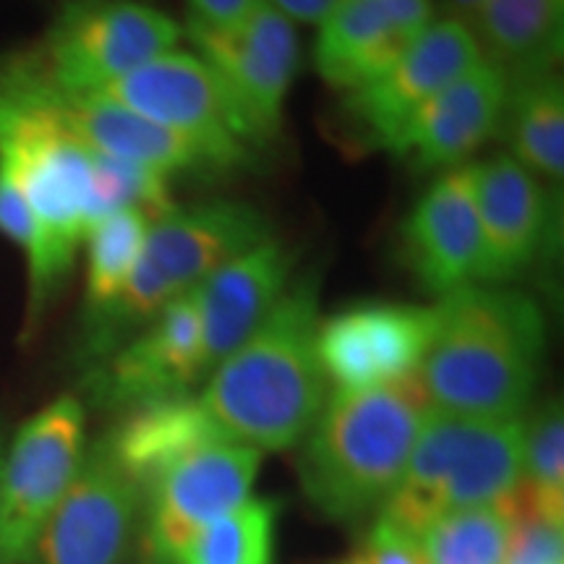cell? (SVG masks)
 Returning <instances> with one entry per match:
<instances>
[{"label": "cell", "instance_id": "6da1fadb", "mask_svg": "<svg viewBox=\"0 0 564 564\" xmlns=\"http://www.w3.org/2000/svg\"><path fill=\"white\" fill-rule=\"evenodd\" d=\"M322 274H295L241 348L204 379L199 403L225 440L253 449L301 444L327 403V377L316 352Z\"/></svg>", "mask_w": 564, "mask_h": 564}, {"label": "cell", "instance_id": "7a4b0ae2", "mask_svg": "<svg viewBox=\"0 0 564 564\" xmlns=\"http://www.w3.org/2000/svg\"><path fill=\"white\" fill-rule=\"evenodd\" d=\"M436 333L419 379L434 411L523 419L546 356V316L512 285H468L436 301Z\"/></svg>", "mask_w": 564, "mask_h": 564}, {"label": "cell", "instance_id": "3957f363", "mask_svg": "<svg viewBox=\"0 0 564 564\" xmlns=\"http://www.w3.org/2000/svg\"><path fill=\"white\" fill-rule=\"evenodd\" d=\"M432 411L419 373L335 392L301 440L299 478L308 502L337 523L382 510Z\"/></svg>", "mask_w": 564, "mask_h": 564}, {"label": "cell", "instance_id": "277c9868", "mask_svg": "<svg viewBox=\"0 0 564 564\" xmlns=\"http://www.w3.org/2000/svg\"><path fill=\"white\" fill-rule=\"evenodd\" d=\"M523 419H465L432 411L382 512L419 535L434 520L505 505L523 478Z\"/></svg>", "mask_w": 564, "mask_h": 564}, {"label": "cell", "instance_id": "5b68a950", "mask_svg": "<svg viewBox=\"0 0 564 564\" xmlns=\"http://www.w3.org/2000/svg\"><path fill=\"white\" fill-rule=\"evenodd\" d=\"M186 139L209 173L259 167L270 141L215 68L196 53L171 51L95 91Z\"/></svg>", "mask_w": 564, "mask_h": 564}, {"label": "cell", "instance_id": "8992f818", "mask_svg": "<svg viewBox=\"0 0 564 564\" xmlns=\"http://www.w3.org/2000/svg\"><path fill=\"white\" fill-rule=\"evenodd\" d=\"M183 26L144 0H66L34 51L55 87L95 95L175 51Z\"/></svg>", "mask_w": 564, "mask_h": 564}, {"label": "cell", "instance_id": "52a82bcc", "mask_svg": "<svg viewBox=\"0 0 564 564\" xmlns=\"http://www.w3.org/2000/svg\"><path fill=\"white\" fill-rule=\"evenodd\" d=\"M87 453V405L61 394L30 415L6 447L0 484V564H24Z\"/></svg>", "mask_w": 564, "mask_h": 564}, {"label": "cell", "instance_id": "ba28073f", "mask_svg": "<svg viewBox=\"0 0 564 564\" xmlns=\"http://www.w3.org/2000/svg\"><path fill=\"white\" fill-rule=\"evenodd\" d=\"M481 58L468 24L449 17L434 19L390 70L345 95V139L361 150L392 152L415 112Z\"/></svg>", "mask_w": 564, "mask_h": 564}, {"label": "cell", "instance_id": "9c48e42d", "mask_svg": "<svg viewBox=\"0 0 564 564\" xmlns=\"http://www.w3.org/2000/svg\"><path fill=\"white\" fill-rule=\"evenodd\" d=\"M207 379L194 291L178 293L102 364L84 371L89 400L123 415L165 400L188 398Z\"/></svg>", "mask_w": 564, "mask_h": 564}, {"label": "cell", "instance_id": "30bf717a", "mask_svg": "<svg viewBox=\"0 0 564 564\" xmlns=\"http://www.w3.org/2000/svg\"><path fill=\"white\" fill-rule=\"evenodd\" d=\"M259 468L262 453L230 440L202 444L167 465L141 491L152 560L162 564L202 528L249 502Z\"/></svg>", "mask_w": 564, "mask_h": 564}, {"label": "cell", "instance_id": "8fae6325", "mask_svg": "<svg viewBox=\"0 0 564 564\" xmlns=\"http://www.w3.org/2000/svg\"><path fill=\"white\" fill-rule=\"evenodd\" d=\"M436 303L364 301L322 316L316 352L337 392H358L419 373L436 333Z\"/></svg>", "mask_w": 564, "mask_h": 564}, {"label": "cell", "instance_id": "7c38bea8", "mask_svg": "<svg viewBox=\"0 0 564 564\" xmlns=\"http://www.w3.org/2000/svg\"><path fill=\"white\" fill-rule=\"evenodd\" d=\"M196 55L215 68L243 105L267 141L274 144L285 118V100L301 68L299 26L267 0L228 30H209L186 21Z\"/></svg>", "mask_w": 564, "mask_h": 564}, {"label": "cell", "instance_id": "4fadbf2b", "mask_svg": "<svg viewBox=\"0 0 564 564\" xmlns=\"http://www.w3.org/2000/svg\"><path fill=\"white\" fill-rule=\"evenodd\" d=\"M141 497L97 440L74 481L40 528L24 564H121L129 552Z\"/></svg>", "mask_w": 564, "mask_h": 564}, {"label": "cell", "instance_id": "5bb4252c", "mask_svg": "<svg viewBox=\"0 0 564 564\" xmlns=\"http://www.w3.org/2000/svg\"><path fill=\"white\" fill-rule=\"evenodd\" d=\"M476 165V209L481 228L478 285H512L544 259L554 241V199L510 154Z\"/></svg>", "mask_w": 564, "mask_h": 564}, {"label": "cell", "instance_id": "9a60e30c", "mask_svg": "<svg viewBox=\"0 0 564 564\" xmlns=\"http://www.w3.org/2000/svg\"><path fill=\"white\" fill-rule=\"evenodd\" d=\"M400 246L408 270L436 299L478 285L481 228L474 162L436 175L408 212Z\"/></svg>", "mask_w": 564, "mask_h": 564}, {"label": "cell", "instance_id": "2e32d148", "mask_svg": "<svg viewBox=\"0 0 564 564\" xmlns=\"http://www.w3.org/2000/svg\"><path fill=\"white\" fill-rule=\"evenodd\" d=\"M507 95L510 79L481 58L415 112L390 154L415 173H444L468 165L465 160L499 131Z\"/></svg>", "mask_w": 564, "mask_h": 564}, {"label": "cell", "instance_id": "e0dca14e", "mask_svg": "<svg viewBox=\"0 0 564 564\" xmlns=\"http://www.w3.org/2000/svg\"><path fill=\"white\" fill-rule=\"evenodd\" d=\"M270 238L274 230L262 209L246 202L212 199L188 207L175 204L167 215L150 223L141 251L173 293H186Z\"/></svg>", "mask_w": 564, "mask_h": 564}, {"label": "cell", "instance_id": "ac0fdd59", "mask_svg": "<svg viewBox=\"0 0 564 564\" xmlns=\"http://www.w3.org/2000/svg\"><path fill=\"white\" fill-rule=\"evenodd\" d=\"M432 21V0H343L319 24L316 74L345 95L361 89L390 70Z\"/></svg>", "mask_w": 564, "mask_h": 564}, {"label": "cell", "instance_id": "d6986e66", "mask_svg": "<svg viewBox=\"0 0 564 564\" xmlns=\"http://www.w3.org/2000/svg\"><path fill=\"white\" fill-rule=\"evenodd\" d=\"M295 262L293 246L270 238L194 288L207 377L267 319L295 278Z\"/></svg>", "mask_w": 564, "mask_h": 564}, {"label": "cell", "instance_id": "ffe728a7", "mask_svg": "<svg viewBox=\"0 0 564 564\" xmlns=\"http://www.w3.org/2000/svg\"><path fill=\"white\" fill-rule=\"evenodd\" d=\"M53 108L63 129L102 158L139 162L167 175L209 173L207 162L186 139L126 110L108 97L55 89Z\"/></svg>", "mask_w": 564, "mask_h": 564}, {"label": "cell", "instance_id": "44dd1931", "mask_svg": "<svg viewBox=\"0 0 564 564\" xmlns=\"http://www.w3.org/2000/svg\"><path fill=\"white\" fill-rule=\"evenodd\" d=\"M217 440H225L220 429L204 413L199 398L188 394L118 415L100 442L141 497L167 465Z\"/></svg>", "mask_w": 564, "mask_h": 564}, {"label": "cell", "instance_id": "7402d4cb", "mask_svg": "<svg viewBox=\"0 0 564 564\" xmlns=\"http://www.w3.org/2000/svg\"><path fill=\"white\" fill-rule=\"evenodd\" d=\"M470 30L510 84L552 74L564 45V0H484Z\"/></svg>", "mask_w": 564, "mask_h": 564}, {"label": "cell", "instance_id": "603a6c76", "mask_svg": "<svg viewBox=\"0 0 564 564\" xmlns=\"http://www.w3.org/2000/svg\"><path fill=\"white\" fill-rule=\"evenodd\" d=\"M507 154L535 178L560 186L564 178V84L562 76L512 82L499 123Z\"/></svg>", "mask_w": 564, "mask_h": 564}, {"label": "cell", "instance_id": "cb8c5ba5", "mask_svg": "<svg viewBox=\"0 0 564 564\" xmlns=\"http://www.w3.org/2000/svg\"><path fill=\"white\" fill-rule=\"evenodd\" d=\"M150 217L139 209H121L102 217L84 241V295L79 327H87L121 295L141 249Z\"/></svg>", "mask_w": 564, "mask_h": 564}, {"label": "cell", "instance_id": "d4e9b609", "mask_svg": "<svg viewBox=\"0 0 564 564\" xmlns=\"http://www.w3.org/2000/svg\"><path fill=\"white\" fill-rule=\"evenodd\" d=\"M282 505L278 499H249L215 520L162 564H274Z\"/></svg>", "mask_w": 564, "mask_h": 564}, {"label": "cell", "instance_id": "484cf974", "mask_svg": "<svg viewBox=\"0 0 564 564\" xmlns=\"http://www.w3.org/2000/svg\"><path fill=\"white\" fill-rule=\"evenodd\" d=\"M512 514L507 505L444 514L419 533L426 564H505Z\"/></svg>", "mask_w": 564, "mask_h": 564}, {"label": "cell", "instance_id": "4316f807", "mask_svg": "<svg viewBox=\"0 0 564 564\" xmlns=\"http://www.w3.org/2000/svg\"><path fill=\"white\" fill-rule=\"evenodd\" d=\"M518 499L531 510L564 518V411L562 400H546L525 423L523 478Z\"/></svg>", "mask_w": 564, "mask_h": 564}, {"label": "cell", "instance_id": "83f0119b", "mask_svg": "<svg viewBox=\"0 0 564 564\" xmlns=\"http://www.w3.org/2000/svg\"><path fill=\"white\" fill-rule=\"evenodd\" d=\"M175 207L173 175L158 167L95 154L91 160V223L121 209H139L160 220ZM91 225V228H95Z\"/></svg>", "mask_w": 564, "mask_h": 564}, {"label": "cell", "instance_id": "f1b7e54d", "mask_svg": "<svg viewBox=\"0 0 564 564\" xmlns=\"http://www.w3.org/2000/svg\"><path fill=\"white\" fill-rule=\"evenodd\" d=\"M505 505L512 514L505 564H564V520L531 510L520 502L518 494Z\"/></svg>", "mask_w": 564, "mask_h": 564}, {"label": "cell", "instance_id": "f546056e", "mask_svg": "<svg viewBox=\"0 0 564 564\" xmlns=\"http://www.w3.org/2000/svg\"><path fill=\"white\" fill-rule=\"evenodd\" d=\"M0 236L17 246L26 262V272H30L40 253L37 225H34V217L19 192L17 181L3 165H0Z\"/></svg>", "mask_w": 564, "mask_h": 564}, {"label": "cell", "instance_id": "4dcf8cb0", "mask_svg": "<svg viewBox=\"0 0 564 564\" xmlns=\"http://www.w3.org/2000/svg\"><path fill=\"white\" fill-rule=\"evenodd\" d=\"M352 556L358 564H426L419 535L384 518H379V523L366 535L364 546Z\"/></svg>", "mask_w": 564, "mask_h": 564}, {"label": "cell", "instance_id": "1f68e13d", "mask_svg": "<svg viewBox=\"0 0 564 564\" xmlns=\"http://www.w3.org/2000/svg\"><path fill=\"white\" fill-rule=\"evenodd\" d=\"M188 21L209 30H228L249 17L259 0H186Z\"/></svg>", "mask_w": 564, "mask_h": 564}, {"label": "cell", "instance_id": "d6a6232c", "mask_svg": "<svg viewBox=\"0 0 564 564\" xmlns=\"http://www.w3.org/2000/svg\"><path fill=\"white\" fill-rule=\"evenodd\" d=\"M274 6L282 17H288L295 26L299 24H314L319 26L324 19L333 13L343 0H267Z\"/></svg>", "mask_w": 564, "mask_h": 564}, {"label": "cell", "instance_id": "836d02e7", "mask_svg": "<svg viewBox=\"0 0 564 564\" xmlns=\"http://www.w3.org/2000/svg\"><path fill=\"white\" fill-rule=\"evenodd\" d=\"M447 6H449V19H457V21H463V24H474V19H476V13H478V9H481L484 6V0H447Z\"/></svg>", "mask_w": 564, "mask_h": 564}, {"label": "cell", "instance_id": "e575fe53", "mask_svg": "<svg viewBox=\"0 0 564 564\" xmlns=\"http://www.w3.org/2000/svg\"><path fill=\"white\" fill-rule=\"evenodd\" d=\"M6 447H9V429H6L3 415H0V484H3V463H6Z\"/></svg>", "mask_w": 564, "mask_h": 564}, {"label": "cell", "instance_id": "d590c367", "mask_svg": "<svg viewBox=\"0 0 564 564\" xmlns=\"http://www.w3.org/2000/svg\"><path fill=\"white\" fill-rule=\"evenodd\" d=\"M343 564H358V562H356V556H350V560H345Z\"/></svg>", "mask_w": 564, "mask_h": 564}]
</instances>
